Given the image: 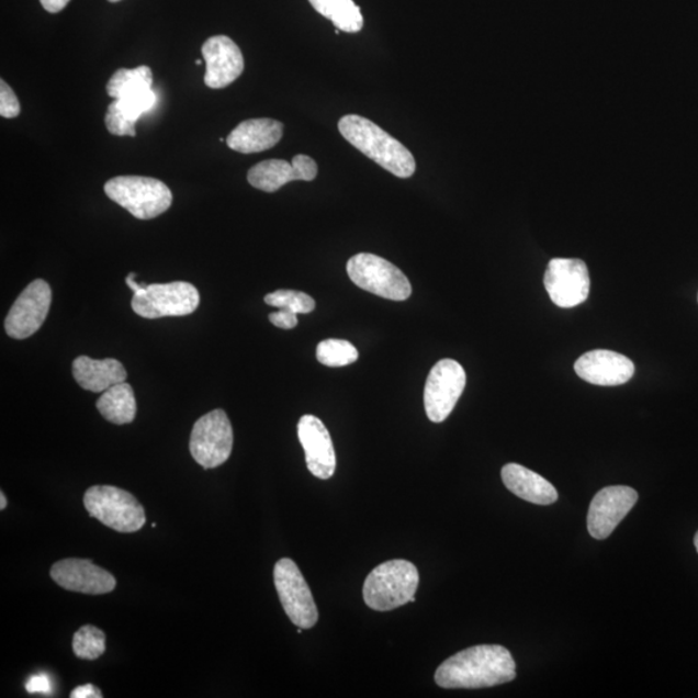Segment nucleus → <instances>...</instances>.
Listing matches in <instances>:
<instances>
[{
    "instance_id": "nucleus-1",
    "label": "nucleus",
    "mask_w": 698,
    "mask_h": 698,
    "mask_svg": "<svg viewBox=\"0 0 698 698\" xmlns=\"http://www.w3.org/2000/svg\"><path fill=\"white\" fill-rule=\"evenodd\" d=\"M516 678L510 651L497 644H483L458 652L443 661L435 682L446 689H479L505 685Z\"/></svg>"
},
{
    "instance_id": "nucleus-2",
    "label": "nucleus",
    "mask_w": 698,
    "mask_h": 698,
    "mask_svg": "<svg viewBox=\"0 0 698 698\" xmlns=\"http://www.w3.org/2000/svg\"><path fill=\"white\" fill-rule=\"evenodd\" d=\"M340 134L363 155L395 177L406 179L416 172V159L402 143L363 116L345 115L338 123Z\"/></svg>"
},
{
    "instance_id": "nucleus-3",
    "label": "nucleus",
    "mask_w": 698,
    "mask_h": 698,
    "mask_svg": "<svg viewBox=\"0 0 698 698\" xmlns=\"http://www.w3.org/2000/svg\"><path fill=\"white\" fill-rule=\"evenodd\" d=\"M419 586L417 566L407 560H390L378 565L363 584V600L378 612H389L416 601Z\"/></svg>"
},
{
    "instance_id": "nucleus-4",
    "label": "nucleus",
    "mask_w": 698,
    "mask_h": 698,
    "mask_svg": "<svg viewBox=\"0 0 698 698\" xmlns=\"http://www.w3.org/2000/svg\"><path fill=\"white\" fill-rule=\"evenodd\" d=\"M104 191L109 199L140 221L155 219L172 205L170 188L153 178L116 177L106 181Z\"/></svg>"
},
{
    "instance_id": "nucleus-5",
    "label": "nucleus",
    "mask_w": 698,
    "mask_h": 698,
    "mask_svg": "<svg viewBox=\"0 0 698 698\" xmlns=\"http://www.w3.org/2000/svg\"><path fill=\"white\" fill-rule=\"evenodd\" d=\"M85 507L92 518L120 533L137 532L147 521L140 502L116 486H91L85 494Z\"/></svg>"
},
{
    "instance_id": "nucleus-6",
    "label": "nucleus",
    "mask_w": 698,
    "mask_h": 698,
    "mask_svg": "<svg viewBox=\"0 0 698 698\" xmlns=\"http://www.w3.org/2000/svg\"><path fill=\"white\" fill-rule=\"evenodd\" d=\"M347 273L356 286L384 300L403 302L412 295L410 281L406 275L374 254L361 252L349 259Z\"/></svg>"
},
{
    "instance_id": "nucleus-7",
    "label": "nucleus",
    "mask_w": 698,
    "mask_h": 698,
    "mask_svg": "<svg viewBox=\"0 0 698 698\" xmlns=\"http://www.w3.org/2000/svg\"><path fill=\"white\" fill-rule=\"evenodd\" d=\"M133 309L144 318L192 315L200 305V293L192 283L177 281L153 283L134 293Z\"/></svg>"
},
{
    "instance_id": "nucleus-8",
    "label": "nucleus",
    "mask_w": 698,
    "mask_h": 698,
    "mask_svg": "<svg viewBox=\"0 0 698 698\" xmlns=\"http://www.w3.org/2000/svg\"><path fill=\"white\" fill-rule=\"evenodd\" d=\"M273 577L275 590L290 621L301 629L314 628L318 621L314 595L293 560H279L274 565Z\"/></svg>"
},
{
    "instance_id": "nucleus-9",
    "label": "nucleus",
    "mask_w": 698,
    "mask_h": 698,
    "mask_svg": "<svg viewBox=\"0 0 698 698\" xmlns=\"http://www.w3.org/2000/svg\"><path fill=\"white\" fill-rule=\"evenodd\" d=\"M233 449V428L222 409L206 414L193 427L189 450L203 469H216L228 461Z\"/></svg>"
},
{
    "instance_id": "nucleus-10",
    "label": "nucleus",
    "mask_w": 698,
    "mask_h": 698,
    "mask_svg": "<svg viewBox=\"0 0 698 698\" xmlns=\"http://www.w3.org/2000/svg\"><path fill=\"white\" fill-rule=\"evenodd\" d=\"M465 372L460 362L440 360L428 374L425 387V409L428 419L441 424L454 410L465 387Z\"/></svg>"
},
{
    "instance_id": "nucleus-11",
    "label": "nucleus",
    "mask_w": 698,
    "mask_h": 698,
    "mask_svg": "<svg viewBox=\"0 0 698 698\" xmlns=\"http://www.w3.org/2000/svg\"><path fill=\"white\" fill-rule=\"evenodd\" d=\"M544 288L560 308L576 307L590 294V274L579 259H552L544 273Z\"/></svg>"
},
{
    "instance_id": "nucleus-12",
    "label": "nucleus",
    "mask_w": 698,
    "mask_h": 698,
    "mask_svg": "<svg viewBox=\"0 0 698 698\" xmlns=\"http://www.w3.org/2000/svg\"><path fill=\"white\" fill-rule=\"evenodd\" d=\"M53 290L45 280H35L20 294L5 318V333L13 339L34 336L48 316Z\"/></svg>"
},
{
    "instance_id": "nucleus-13",
    "label": "nucleus",
    "mask_w": 698,
    "mask_h": 698,
    "mask_svg": "<svg viewBox=\"0 0 698 698\" xmlns=\"http://www.w3.org/2000/svg\"><path fill=\"white\" fill-rule=\"evenodd\" d=\"M638 492L630 486H607L596 493L587 514L588 533L595 540H606L638 502Z\"/></svg>"
},
{
    "instance_id": "nucleus-14",
    "label": "nucleus",
    "mask_w": 698,
    "mask_h": 698,
    "mask_svg": "<svg viewBox=\"0 0 698 698\" xmlns=\"http://www.w3.org/2000/svg\"><path fill=\"white\" fill-rule=\"evenodd\" d=\"M206 63L205 85L209 89L221 90L237 81L245 69L241 49L227 35L211 36L202 46Z\"/></svg>"
},
{
    "instance_id": "nucleus-15",
    "label": "nucleus",
    "mask_w": 698,
    "mask_h": 698,
    "mask_svg": "<svg viewBox=\"0 0 698 698\" xmlns=\"http://www.w3.org/2000/svg\"><path fill=\"white\" fill-rule=\"evenodd\" d=\"M50 578L65 590L90 595L112 593L116 586L113 574L86 559L60 560L50 568Z\"/></svg>"
},
{
    "instance_id": "nucleus-16",
    "label": "nucleus",
    "mask_w": 698,
    "mask_h": 698,
    "mask_svg": "<svg viewBox=\"0 0 698 698\" xmlns=\"http://www.w3.org/2000/svg\"><path fill=\"white\" fill-rule=\"evenodd\" d=\"M297 438L305 452V463L311 474L327 480L337 469L336 450L329 431L322 419L315 416H304L297 424Z\"/></svg>"
},
{
    "instance_id": "nucleus-17",
    "label": "nucleus",
    "mask_w": 698,
    "mask_h": 698,
    "mask_svg": "<svg viewBox=\"0 0 698 698\" xmlns=\"http://www.w3.org/2000/svg\"><path fill=\"white\" fill-rule=\"evenodd\" d=\"M317 173L318 167L314 158L297 155L291 162L283 159H268L254 166L247 173V181L259 191L274 193L290 181L315 180Z\"/></svg>"
},
{
    "instance_id": "nucleus-18",
    "label": "nucleus",
    "mask_w": 698,
    "mask_h": 698,
    "mask_svg": "<svg viewBox=\"0 0 698 698\" xmlns=\"http://www.w3.org/2000/svg\"><path fill=\"white\" fill-rule=\"evenodd\" d=\"M574 370L582 380L609 387L628 383L635 373L634 362L627 356L607 349H595L581 356Z\"/></svg>"
},
{
    "instance_id": "nucleus-19",
    "label": "nucleus",
    "mask_w": 698,
    "mask_h": 698,
    "mask_svg": "<svg viewBox=\"0 0 698 698\" xmlns=\"http://www.w3.org/2000/svg\"><path fill=\"white\" fill-rule=\"evenodd\" d=\"M283 125L271 119L247 120L232 131L227 137L232 150L251 155L274 147L282 139Z\"/></svg>"
},
{
    "instance_id": "nucleus-20",
    "label": "nucleus",
    "mask_w": 698,
    "mask_h": 698,
    "mask_svg": "<svg viewBox=\"0 0 698 698\" xmlns=\"http://www.w3.org/2000/svg\"><path fill=\"white\" fill-rule=\"evenodd\" d=\"M502 482L516 497L530 504L548 506L559 497L555 486L547 479L518 463H508L502 469Z\"/></svg>"
},
{
    "instance_id": "nucleus-21",
    "label": "nucleus",
    "mask_w": 698,
    "mask_h": 698,
    "mask_svg": "<svg viewBox=\"0 0 698 698\" xmlns=\"http://www.w3.org/2000/svg\"><path fill=\"white\" fill-rule=\"evenodd\" d=\"M72 375L83 390L94 394H103L113 385L127 380L126 369L119 360H93L87 356H79L72 362Z\"/></svg>"
},
{
    "instance_id": "nucleus-22",
    "label": "nucleus",
    "mask_w": 698,
    "mask_h": 698,
    "mask_svg": "<svg viewBox=\"0 0 698 698\" xmlns=\"http://www.w3.org/2000/svg\"><path fill=\"white\" fill-rule=\"evenodd\" d=\"M101 416L114 425H128L136 417V398L126 382L115 384L103 392L97 403Z\"/></svg>"
},
{
    "instance_id": "nucleus-23",
    "label": "nucleus",
    "mask_w": 698,
    "mask_h": 698,
    "mask_svg": "<svg viewBox=\"0 0 698 698\" xmlns=\"http://www.w3.org/2000/svg\"><path fill=\"white\" fill-rule=\"evenodd\" d=\"M309 3L319 14L333 21L340 32H361L363 18L353 0H309Z\"/></svg>"
},
{
    "instance_id": "nucleus-24",
    "label": "nucleus",
    "mask_w": 698,
    "mask_h": 698,
    "mask_svg": "<svg viewBox=\"0 0 698 698\" xmlns=\"http://www.w3.org/2000/svg\"><path fill=\"white\" fill-rule=\"evenodd\" d=\"M151 86L153 72L149 67L142 65L135 69L116 70L108 82L106 92L114 100H121L151 90Z\"/></svg>"
},
{
    "instance_id": "nucleus-25",
    "label": "nucleus",
    "mask_w": 698,
    "mask_h": 698,
    "mask_svg": "<svg viewBox=\"0 0 698 698\" xmlns=\"http://www.w3.org/2000/svg\"><path fill=\"white\" fill-rule=\"evenodd\" d=\"M316 358L325 367L344 368L359 360V351L347 340L326 339L317 346Z\"/></svg>"
},
{
    "instance_id": "nucleus-26",
    "label": "nucleus",
    "mask_w": 698,
    "mask_h": 698,
    "mask_svg": "<svg viewBox=\"0 0 698 698\" xmlns=\"http://www.w3.org/2000/svg\"><path fill=\"white\" fill-rule=\"evenodd\" d=\"M106 638L103 631L87 624L79 629L72 638V652L81 660H98L106 649Z\"/></svg>"
},
{
    "instance_id": "nucleus-27",
    "label": "nucleus",
    "mask_w": 698,
    "mask_h": 698,
    "mask_svg": "<svg viewBox=\"0 0 698 698\" xmlns=\"http://www.w3.org/2000/svg\"><path fill=\"white\" fill-rule=\"evenodd\" d=\"M264 302L271 307L293 315L311 314L316 308L314 297L295 290L274 291V293L266 295Z\"/></svg>"
},
{
    "instance_id": "nucleus-28",
    "label": "nucleus",
    "mask_w": 698,
    "mask_h": 698,
    "mask_svg": "<svg viewBox=\"0 0 698 698\" xmlns=\"http://www.w3.org/2000/svg\"><path fill=\"white\" fill-rule=\"evenodd\" d=\"M136 122L123 111L119 100H113V103L108 106L105 125L112 135L136 136Z\"/></svg>"
},
{
    "instance_id": "nucleus-29",
    "label": "nucleus",
    "mask_w": 698,
    "mask_h": 698,
    "mask_svg": "<svg viewBox=\"0 0 698 698\" xmlns=\"http://www.w3.org/2000/svg\"><path fill=\"white\" fill-rule=\"evenodd\" d=\"M21 112V106L16 93H14L7 85L4 79L0 81V115L3 119L12 120L16 119Z\"/></svg>"
},
{
    "instance_id": "nucleus-30",
    "label": "nucleus",
    "mask_w": 698,
    "mask_h": 698,
    "mask_svg": "<svg viewBox=\"0 0 698 698\" xmlns=\"http://www.w3.org/2000/svg\"><path fill=\"white\" fill-rule=\"evenodd\" d=\"M25 688L29 694L49 695L53 693V683L45 673L34 674L27 679Z\"/></svg>"
},
{
    "instance_id": "nucleus-31",
    "label": "nucleus",
    "mask_w": 698,
    "mask_h": 698,
    "mask_svg": "<svg viewBox=\"0 0 698 698\" xmlns=\"http://www.w3.org/2000/svg\"><path fill=\"white\" fill-rule=\"evenodd\" d=\"M269 322H271L274 326L280 327V329H294L297 325V315L288 314V312H273V314L269 315Z\"/></svg>"
},
{
    "instance_id": "nucleus-32",
    "label": "nucleus",
    "mask_w": 698,
    "mask_h": 698,
    "mask_svg": "<svg viewBox=\"0 0 698 698\" xmlns=\"http://www.w3.org/2000/svg\"><path fill=\"white\" fill-rule=\"evenodd\" d=\"M71 698H101V690L92 685H85L76 688L70 694Z\"/></svg>"
},
{
    "instance_id": "nucleus-33",
    "label": "nucleus",
    "mask_w": 698,
    "mask_h": 698,
    "mask_svg": "<svg viewBox=\"0 0 698 698\" xmlns=\"http://www.w3.org/2000/svg\"><path fill=\"white\" fill-rule=\"evenodd\" d=\"M69 2L70 0H41L43 9L49 13L61 12Z\"/></svg>"
},
{
    "instance_id": "nucleus-34",
    "label": "nucleus",
    "mask_w": 698,
    "mask_h": 698,
    "mask_svg": "<svg viewBox=\"0 0 698 698\" xmlns=\"http://www.w3.org/2000/svg\"><path fill=\"white\" fill-rule=\"evenodd\" d=\"M5 507H7V498H5V494L2 492L0 493V510H4Z\"/></svg>"
},
{
    "instance_id": "nucleus-35",
    "label": "nucleus",
    "mask_w": 698,
    "mask_h": 698,
    "mask_svg": "<svg viewBox=\"0 0 698 698\" xmlns=\"http://www.w3.org/2000/svg\"><path fill=\"white\" fill-rule=\"evenodd\" d=\"M695 547H696V550L698 552V532L695 536Z\"/></svg>"
},
{
    "instance_id": "nucleus-36",
    "label": "nucleus",
    "mask_w": 698,
    "mask_h": 698,
    "mask_svg": "<svg viewBox=\"0 0 698 698\" xmlns=\"http://www.w3.org/2000/svg\"><path fill=\"white\" fill-rule=\"evenodd\" d=\"M108 2L116 3V2H120V0H108Z\"/></svg>"
},
{
    "instance_id": "nucleus-37",
    "label": "nucleus",
    "mask_w": 698,
    "mask_h": 698,
    "mask_svg": "<svg viewBox=\"0 0 698 698\" xmlns=\"http://www.w3.org/2000/svg\"><path fill=\"white\" fill-rule=\"evenodd\" d=\"M195 64L201 65V64H202V60H198V61H195Z\"/></svg>"
}]
</instances>
